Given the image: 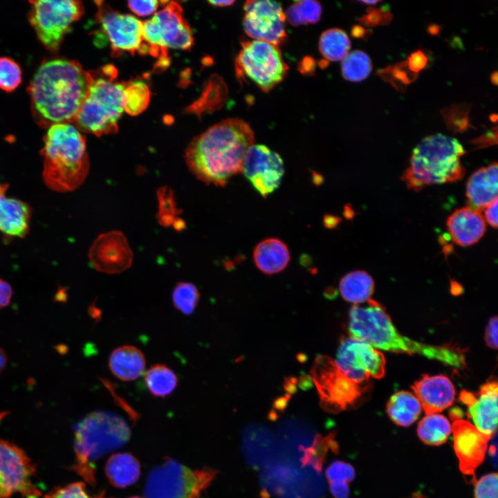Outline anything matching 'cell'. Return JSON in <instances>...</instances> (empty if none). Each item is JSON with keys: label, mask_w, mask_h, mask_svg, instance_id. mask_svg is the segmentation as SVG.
I'll return each instance as SVG.
<instances>
[{"label": "cell", "mask_w": 498, "mask_h": 498, "mask_svg": "<svg viewBox=\"0 0 498 498\" xmlns=\"http://www.w3.org/2000/svg\"><path fill=\"white\" fill-rule=\"evenodd\" d=\"M130 436L129 426L121 416L107 411L89 414L75 426V460L72 470L89 484L95 485V461L123 446Z\"/></svg>", "instance_id": "5b68a950"}, {"label": "cell", "mask_w": 498, "mask_h": 498, "mask_svg": "<svg viewBox=\"0 0 498 498\" xmlns=\"http://www.w3.org/2000/svg\"><path fill=\"white\" fill-rule=\"evenodd\" d=\"M366 303L365 306L354 305L349 311L351 338L387 351L418 354L457 368L465 366V355L460 349L424 344L403 335L380 304L371 299Z\"/></svg>", "instance_id": "3957f363"}, {"label": "cell", "mask_w": 498, "mask_h": 498, "mask_svg": "<svg viewBox=\"0 0 498 498\" xmlns=\"http://www.w3.org/2000/svg\"><path fill=\"white\" fill-rule=\"evenodd\" d=\"M255 136L248 123L228 118L193 138L185 150L190 171L201 181L223 186L241 172L248 149Z\"/></svg>", "instance_id": "7a4b0ae2"}, {"label": "cell", "mask_w": 498, "mask_h": 498, "mask_svg": "<svg viewBox=\"0 0 498 498\" xmlns=\"http://www.w3.org/2000/svg\"><path fill=\"white\" fill-rule=\"evenodd\" d=\"M75 60L55 57L42 62L28 88L35 121L41 127L73 122L91 80Z\"/></svg>", "instance_id": "6da1fadb"}, {"label": "cell", "mask_w": 498, "mask_h": 498, "mask_svg": "<svg viewBox=\"0 0 498 498\" xmlns=\"http://www.w3.org/2000/svg\"><path fill=\"white\" fill-rule=\"evenodd\" d=\"M322 6L317 1H294L286 10V19L294 26L317 23L322 15Z\"/></svg>", "instance_id": "e575fe53"}, {"label": "cell", "mask_w": 498, "mask_h": 498, "mask_svg": "<svg viewBox=\"0 0 498 498\" xmlns=\"http://www.w3.org/2000/svg\"><path fill=\"white\" fill-rule=\"evenodd\" d=\"M144 376L147 389L156 397L164 398L171 394L178 382L176 374L163 364L151 366Z\"/></svg>", "instance_id": "1f68e13d"}, {"label": "cell", "mask_w": 498, "mask_h": 498, "mask_svg": "<svg viewBox=\"0 0 498 498\" xmlns=\"http://www.w3.org/2000/svg\"><path fill=\"white\" fill-rule=\"evenodd\" d=\"M200 294L195 285L180 282L174 287L172 298L174 307L185 315H192L199 300Z\"/></svg>", "instance_id": "8d00e7d4"}, {"label": "cell", "mask_w": 498, "mask_h": 498, "mask_svg": "<svg viewBox=\"0 0 498 498\" xmlns=\"http://www.w3.org/2000/svg\"><path fill=\"white\" fill-rule=\"evenodd\" d=\"M288 70L278 46L257 39L241 43L235 59L239 78L248 79L261 91L268 92L284 80Z\"/></svg>", "instance_id": "30bf717a"}, {"label": "cell", "mask_w": 498, "mask_h": 498, "mask_svg": "<svg viewBox=\"0 0 498 498\" xmlns=\"http://www.w3.org/2000/svg\"><path fill=\"white\" fill-rule=\"evenodd\" d=\"M452 432L460 470L474 483V472L484 460L490 437L481 432L470 422L460 418L453 419Z\"/></svg>", "instance_id": "ac0fdd59"}, {"label": "cell", "mask_w": 498, "mask_h": 498, "mask_svg": "<svg viewBox=\"0 0 498 498\" xmlns=\"http://www.w3.org/2000/svg\"><path fill=\"white\" fill-rule=\"evenodd\" d=\"M497 382L492 381L481 387L477 398L466 391L460 395L461 400L468 407V416L472 425L490 438L497 425Z\"/></svg>", "instance_id": "ffe728a7"}, {"label": "cell", "mask_w": 498, "mask_h": 498, "mask_svg": "<svg viewBox=\"0 0 498 498\" xmlns=\"http://www.w3.org/2000/svg\"><path fill=\"white\" fill-rule=\"evenodd\" d=\"M6 362H7L6 356L4 351L0 348V372L6 367Z\"/></svg>", "instance_id": "f907efd6"}, {"label": "cell", "mask_w": 498, "mask_h": 498, "mask_svg": "<svg viewBox=\"0 0 498 498\" xmlns=\"http://www.w3.org/2000/svg\"><path fill=\"white\" fill-rule=\"evenodd\" d=\"M446 225L453 241L461 246L477 243L486 232L481 213L468 207L456 210L448 218Z\"/></svg>", "instance_id": "603a6c76"}, {"label": "cell", "mask_w": 498, "mask_h": 498, "mask_svg": "<svg viewBox=\"0 0 498 498\" xmlns=\"http://www.w3.org/2000/svg\"><path fill=\"white\" fill-rule=\"evenodd\" d=\"M492 82L493 84H497V73L495 72L492 75Z\"/></svg>", "instance_id": "db71d44e"}, {"label": "cell", "mask_w": 498, "mask_h": 498, "mask_svg": "<svg viewBox=\"0 0 498 498\" xmlns=\"http://www.w3.org/2000/svg\"><path fill=\"white\" fill-rule=\"evenodd\" d=\"M340 293L345 300L358 304L371 299L374 290V282L366 272L356 270L345 275L340 281Z\"/></svg>", "instance_id": "f1b7e54d"}, {"label": "cell", "mask_w": 498, "mask_h": 498, "mask_svg": "<svg viewBox=\"0 0 498 498\" xmlns=\"http://www.w3.org/2000/svg\"><path fill=\"white\" fill-rule=\"evenodd\" d=\"M6 415L0 412V422ZM36 468L26 452L15 444L0 439V498L16 493L25 498H39L42 492L33 483Z\"/></svg>", "instance_id": "4fadbf2b"}, {"label": "cell", "mask_w": 498, "mask_h": 498, "mask_svg": "<svg viewBox=\"0 0 498 498\" xmlns=\"http://www.w3.org/2000/svg\"><path fill=\"white\" fill-rule=\"evenodd\" d=\"M409 65L411 70L418 72L426 64V57L421 51H417L409 57Z\"/></svg>", "instance_id": "c3c4849f"}, {"label": "cell", "mask_w": 498, "mask_h": 498, "mask_svg": "<svg viewBox=\"0 0 498 498\" xmlns=\"http://www.w3.org/2000/svg\"><path fill=\"white\" fill-rule=\"evenodd\" d=\"M30 209L28 204L16 199L0 195V232L16 237H24L28 231Z\"/></svg>", "instance_id": "cb8c5ba5"}, {"label": "cell", "mask_w": 498, "mask_h": 498, "mask_svg": "<svg viewBox=\"0 0 498 498\" xmlns=\"http://www.w3.org/2000/svg\"><path fill=\"white\" fill-rule=\"evenodd\" d=\"M351 41L347 33L340 28L323 32L319 40V50L327 62L342 60L349 53Z\"/></svg>", "instance_id": "4dcf8cb0"}, {"label": "cell", "mask_w": 498, "mask_h": 498, "mask_svg": "<svg viewBox=\"0 0 498 498\" xmlns=\"http://www.w3.org/2000/svg\"><path fill=\"white\" fill-rule=\"evenodd\" d=\"M497 474L489 473L474 482V498H497Z\"/></svg>", "instance_id": "60d3db41"}, {"label": "cell", "mask_w": 498, "mask_h": 498, "mask_svg": "<svg viewBox=\"0 0 498 498\" xmlns=\"http://www.w3.org/2000/svg\"><path fill=\"white\" fill-rule=\"evenodd\" d=\"M241 172L253 187L266 197L281 184L284 165L277 153L266 145L253 144L245 154Z\"/></svg>", "instance_id": "e0dca14e"}, {"label": "cell", "mask_w": 498, "mask_h": 498, "mask_svg": "<svg viewBox=\"0 0 498 498\" xmlns=\"http://www.w3.org/2000/svg\"><path fill=\"white\" fill-rule=\"evenodd\" d=\"M311 375L320 400L326 412L338 414L360 404L370 390L371 385L360 384L349 378L326 356L316 358Z\"/></svg>", "instance_id": "9c48e42d"}, {"label": "cell", "mask_w": 498, "mask_h": 498, "mask_svg": "<svg viewBox=\"0 0 498 498\" xmlns=\"http://www.w3.org/2000/svg\"><path fill=\"white\" fill-rule=\"evenodd\" d=\"M412 389L426 414L442 412L453 403L455 398L453 384L443 375H425L414 382Z\"/></svg>", "instance_id": "44dd1931"}, {"label": "cell", "mask_w": 498, "mask_h": 498, "mask_svg": "<svg viewBox=\"0 0 498 498\" xmlns=\"http://www.w3.org/2000/svg\"><path fill=\"white\" fill-rule=\"evenodd\" d=\"M451 432L450 421L438 413L427 414L421 420L417 427L419 439L430 445H442L447 441Z\"/></svg>", "instance_id": "f546056e"}, {"label": "cell", "mask_w": 498, "mask_h": 498, "mask_svg": "<svg viewBox=\"0 0 498 498\" xmlns=\"http://www.w3.org/2000/svg\"><path fill=\"white\" fill-rule=\"evenodd\" d=\"M43 498H106L102 494L91 495L84 482H74L64 486L56 487Z\"/></svg>", "instance_id": "f35d334b"}, {"label": "cell", "mask_w": 498, "mask_h": 498, "mask_svg": "<svg viewBox=\"0 0 498 498\" xmlns=\"http://www.w3.org/2000/svg\"><path fill=\"white\" fill-rule=\"evenodd\" d=\"M341 70L343 77L350 82L366 79L371 71V61L367 54L359 50L349 53L342 59Z\"/></svg>", "instance_id": "d590c367"}, {"label": "cell", "mask_w": 498, "mask_h": 498, "mask_svg": "<svg viewBox=\"0 0 498 498\" xmlns=\"http://www.w3.org/2000/svg\"><path fill=\"white\" fill-rule=\"evenodd\" d=\"M104 470L107 479L113 486L124 488L132 486L139 479L140 464L130 453L120 452L109 458Z\"/></svg>", "instance_id": "4316f807"}, {"label": "cell", "mask_w": 498, "mask_h": 498, "mask_svg": "<svg viewBox=\"0 0 498 498\" xmlns=\"http://www.w3.org/2000/svg\"><path fill=\"white\" fill-rule=\"evenodd\" d=\"M159 194L160 221L165 225H168L173 220L174 214L176 212L174 201L172 194L167 193V190L165 189L160 191Z\"/></svg>", "instance_id": "b9f144b4"}, {"label": "cell", "mask_w": 498, "mask_h": 498, "mask_svg": "<svg viewBox=\"0 0 498 498\" xmlns=\"http://www.w3.org/2000/svg\"><path fill=\"white\" fill-rule=\"evenodd\" d=\"M421 405L414 394L401 391L395 393L387 405V412L391 420L397 425L407 427L418 418Z\"/></svg>", "instance_id": "83f0119b"}, {"label": "cell", "mask_w": 498, "mask_h": 498, "mask_svg": "<svg viewBox=\"0 0 498 498\" xmlns=\"http://www.w3.org/2000/svg\"><path fill=\"white\" fill-rule=\"evenodd\" d=\"M253 259L261 272L273 275L282 271L290 261L287 246L276 238L266 239L255 248Z\"/></svg>", "instance_id": "484cf974"}, {"label": "cell", "mask_w": 498, "mask_h": 498, "mask_svg": "<svg viewBox=\"0 0 498 498\" xmlns=\"http://www.w3.org/2000/svg\"><path fill=\"white\" fill-rule=\"evenodd\" d=\"M361 3H363L365 4H367L368 6H372L374 4H376L379 2V1H360Z\"/></svg>", "instance_id": "f5cc1de1"}, {"label": "cell", "mask_w": 498, "mask_h": 498, "mask_svg": "<svg viewBox=\"0 0 498 498\" xmlns=\"http://www.w3.org/2000/svg\"><path fill=\"white\" fill-rule=\"evenodd\" d=\"M163 2L160 11L142 22V36L149 46V53L166 59L168 48L189 50L194 44V37L181 6L176 1Z\"/></svg>", "instance_id": "8fae6325"}, {"label": "cell", "mask_w": 498, "mask_h": 498, "mask_svg": "<svg viewBox=\"0 0 498 498\" xmlns=\"http://www.w3.org/2000/svg\"><path fill=\"white\" fill-rule=\"evenodd\" d=\"M259 495L261 498H270V495L266 488L261 489Z\"/></svg>", "instance_id": "816d5d0a"}, {"label": "cell", "mask_w": 498, "mask_h": 498, "mask_svg": "<svg viewBox=\"0 0 498 498\" xmlns=\"http://www.w3.org/2000/svg\"><path fill=\"white\" fill-rule=\"evenodd\" d=\"M497 197L484 208L486 219L494 228L497 227Z\"/></svg>", "instance_id": "bcb514c9"}, {"label": "cell", "mask_w": 498, "mask_h": 498, "mask_svg": "<svg viewBox=\"0 0 498 498\" xmlns=\"http://www.w3.org/2000/svg\"><path fill=\"white\" fill-rule=\"evenodd\" d=\"M43 140L45 184L59 192L77 188L89 169L84 135L71 123H61L49 127Z\"/></svg>", "instance_id": "277c9868"}, {"label": "cell", "mask_w": 498, "mask_h": 498, "mask_svg": "<svg viewBox=\"0 0 498 498\" xmlns=\"http://www.w3.org/2000/svg\"><path fill=\"white\" fill-rule=\"evenodd\" d=\"M243 9V29L249 37L277 46L286 42V17L280 3L270 0L247 1Z\"/></svg>", "instance_id": "2e32d148"}, {"label": "cell", "mask_w": 498, "mask_h": 498, "mask_svg": "<svg viewBox=\"0 0 498 498\" xmlns=\"http://www.w3.org/2000/svg\"><path fill=\"white\" fill-rule=\"evenodd\" d=\"M129 498H143V497H138V496H133V497H129ZM144 498H145V497H144Z\"/></svg>", "instance_id": "9f6ffc18"}, {"label": "cell", "mask_w": 498, "mask_h": 498, "mask_svg": "<svg viewBox=\"0 0 498 498\" xmlns=\"http://www.w3.org/2000/svg\"><path fill=\"white\" fill-rule=\"evenodd\" d=\"M497 317H492L486 327L485 340L487 345L492 348L497 349Z\"/></svg>", "instance_id": "ee69618b"}, {"label": "cell", "mask_w": 498, "mask_h": 498, "mask_svg": "<svg viewBox=\"0 0 498 498\" xmlns=\"http://www.w3.org/2000/svg\"><path fill=\"white\" fill-rule=\"evenodd\" d=\"M335 362L344 374L360 384L371 385V378H381L385 373L383 354L369 344L351 338L341 342Z\"/></svg>", "instance_id": "9a60e30c"}, {"label": "cell", "mask_w": 498, "mask_h": 498, "mask_svg": "<svg viewBox=\"0 0 498 498\" xmlns=\"http://www.w3.org/2000/svg\"><path fill=\"white\" fill-rule=\"evenodd\" d=\"M28 19L39 40L52 53L58 51L64 35L84 12L80 1H30Z\"/></svg>", "instance_id": "7c38bea8"}, {"label": "cell", "mask_w": 498, "mask_h": 498, "mask_svg": "<svg viewBox=\"0 0 498 498\" xmlns=\"http://www.w3.org/2000/svg\"><path fill=\"white\" fill-rule=\"evenodd\" d=\"M208 3L212 6L216 7H226L232 5L234 1L231 0H221V1H208Z\"/></svg>", "instance_id": "681fc988"}, {"label": "cell", "mask_w": 498, "mask_h": 498, "mask_svg": "<svg viewBox=\"0 0 498 498\" xmlns=\"http://www.w3.org/2000/svg\"><path fill=\"white\" fill-rule=\"evenodd\" d=\"M465 151L455 138L436 133L423 138L414 149L401 179L409 190L461 180L465 168L461 158Z\"/></svg>", "instance_id": "8992f818"}, {"label": "cell", "mask_w": 498, "mask_h": 498, "mask_svg": "<svg viewBox=\"0 0 498 498\" xmlns=\"http://www.w3.org/2000/svg\"><path fill=\"white\" fill-rule=\"evenodd\" d=\"M89 257L98 271L117 274L131 266L133 253L125 236L115 230L102 234L94 241Z\"/></svg>", "instance_id": "d6986e66"}, {"label": "cell", "mask_w": 498, "mask_h": 498, "mask_svg": "<svg viewBox=\"0 0 498 498\" xmlns=\"http://www.w3.org/2000/svg\"><path fill=\"white\" fill-rule=\"evenodd\" d=\"M95 3L98 8L96 18L110 42L112 55L124 52L131 55L136 51L142 55L149 53V46L143 39L142 22L133 15L112 9L103 1Z\"/></svg>", "instance_id": "5bb4252c"}, {"label": "cell", "mask_w": 498, "mask_h": 498, "mask_svg": "<svg viewBox=\"0 0 498 498\" xmlns=\"http://www.w3.org/2000/svg\"><path fill=\"white\" fill-rule=\"evenodd\" d=\"M330 491L334 498H349V486L342 481H329Z\"/></svg>", "instance_id": "f6af8a7d"}, {"label": "cell", "mask_w": 498, "mask_h": 498, "mask_svg": "<svg viewBox=\"0 0 498 498\" xmlns=\"http://www.w3.org/2000/svg\"><path fill=\"white\" fill-rule=\"evenodd\" d=\"M12 295V290L10 285L0 279V309L10 304Z\"/></svg>", "instance_id": "7dc6e473"}, {"label": "cell", "mask_w": 498, "mask_h": 498, "mask_svg": "<svg viewBox=\"0 0 498 498\" xmlns=\"http://www.w3.org/2000/svg\"><path fill=\"white\" fill-rule=\"evenodd\" d=\"M92 77L85 98L73 123L79 130L98 137L115 133L123 109L122 93L126 83L114 82L116 68L111 65Z\"/></svg>", "instance_id": "52a82bcc"}, {"label": "cell", "mask_w": 498, "mask_h": 498, "mask_svg": "<svg viewBox=\"0 0 498 498\" xmlns=\"http://www.w3.org/2000/svg\"><path fill=\"white\" fill-rule=\"evenodd\" d=\"M127 5L129 8L138 16L146 17L157 10L158 1L156 0L129 1Z\"/></svg>", "instance_id": "7bdbcfd3"}, {"label": "cell", "mask_w": 498, "mask_h": 498, "mask_svg": "<svg viewBox=\"0 0 498 498\" xmlns=\"http://www.w3.org/2000/svg\"><path fill=\"white\" fill-rule=\"evenodd\" d=\"M336 432H331L326 436L317 434L310 447L299 445V450L303 452V456L300 459L302 466L311 465L318 473L322 471L327 452L331 448L335 441Z\"/></svg>", "instance_id": "d6a6232c"}, {"label": "cell", "mask_w": 498, "mask_h": 498, "mask_svg": "<svg viewBox=\"0 0 498 498\" xmlns=\"http://www.w3.org/2000/svg\"><path fill=\"white\" fill-rule=\"evenodd\" d=\"M497 163L481 167L469 178L465 196L468 207L480 212L497 197Z\"/></svg>", "instance_id": "7402d4cb"}, {"label": "cell", "mask_w": 498, "mask_h": 498, "mask_svg": "<svg viewBox=\"0 0 498 498\" xmlns=\"http://www.w3.org/2000/svg\"><path fill=\"white\" fill-rule=\"evenodd\" d=\"M145 364L142 352L131 345L116 348L109 359L111 373L123 381H131L140 377L144 372Z\"/></svg>", "instance_id": "d4e9b609"}, {"label": "cell", "mask_w": 498, "mask_h": 498, "mask_svg": "<svg viewBox=\"0 0 498 498\" xmlns=\"http://www.w3.org/2000/svg\"><path fill=\"white\" fill-rule=\"evenodd\" d=\"M219 471L210 468L192 470L167 458L149 472L145 487V498H203Z\"/></svg>", "instance_id": "ba28073f"}, {"label": "cell", "mask_w": 498, "mask_h": 498, "mask_svg": "<svg viewBox=\"0 0 498 498\" xmlns=\"http://www.w3.org/2000/svg\"><path fill=\"white\" fill-rule=\"evenodd\" d=\"M325 474L329 481H342L349 483L354 479L356 472L351 464L336 460L327 467Z\"/></svg>", "instance_id": "ab89813d"}, {"label": "cell", "mask_w": 498, "mask_h": 498, "mask_svg": "<svg viewBox=\"0 0 498 498\" xmlns=\"http://www.w3.org/2000/svg\"><path fill=\"white\" fill-rule=\"evenodd\" d=\"M21 70L19 65L8 57H0V89L10 92L21 82Z\"/></svg>", "instance_id": "74e56055"}, {"label": "cell", "mask_w": 498, "mask_h": 498, "mask_svg": "<svg viewBox=\"0 0 498 498\" xmlns=\"http://www.w3.org/2000/svg\"><path fill=\"white\" fill-rule=\"evenodd\" d=\"M149 100L150 90L147 84L141 81L125 84L122 99L123 111L137 116L147 109Z\"/></svg>", "instance_id": "836d02e7"}, {"label": "cell", "mask_w": 498, "mask_h": 498, "mask_svg": "<svg viewBox=\"0 0 498 498\" xmlns=\"http://www.w3.org/2000/svg\"><path fill=\"white\" fill-rule=\"evenodd\" d=\"M6 190V185H1L0 183V195L5 194Z\"/></svg>", "instance_id": "11a10c76"}]
</instances>
